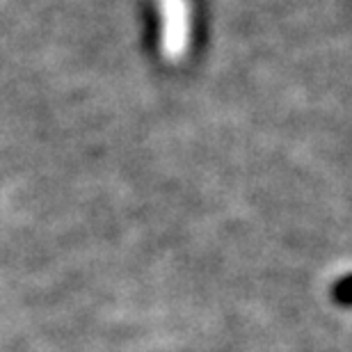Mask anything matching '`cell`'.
I'll return each instance as SVG.
<instances>
[{"label":"cell","mask_w":352,"mask_h":352,"mask_svg":"<svg viewBox=\"0 0 352 352\" xmlns=\"http://www.w3.org/2000/svg\"><path fill=\"white\" fill-rule=\"evenodd\" d=\"M160 10V48L167 60H181L190 46V0H158Z\"/></svg>","instance_id":"1"}]
</instances>
